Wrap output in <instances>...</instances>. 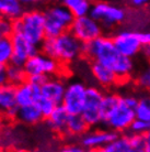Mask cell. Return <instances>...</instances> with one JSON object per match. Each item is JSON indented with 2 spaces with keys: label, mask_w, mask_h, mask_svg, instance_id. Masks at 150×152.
<instances>
[{
  "label": "cell",
  "mask_w": 150,
  "mask_h": 152,
  "mask_svg": "<svg viewBox=\"0 0 150 152\" xmlns=\"http://www.w3.org/2000/svg\"><path fill=\"white\" fill-rule=\"evenodd\" d=\"M13 33H14L13 20L0 15V39L11 38Z\"/></svg>",
  "instance_id": "28"
},
{
  "label": "cell",
  "mask_w": 150,
  "mask_h": 152,
  "mask_svg": "<svg viewBox=\"0 0 150 152\" xmlns=\"http://www.w3.org/2000/svg\"><path fill=\"white\" fill-rule=\"evenodd\" d=\"M18 103L15 98V86L6 83L0 85V116L6 118H15L18 111Z\"/></svg>",
  "instance_id": "16"
},
{
  "label": "cell",
  "mask_w": 150,
  "mask_h": 152,
  "mask_svg": "<svg viewBox=\"0 0 150 152\" xmlns=\"http://www.w3.org/2000/svg\"><path fill=\"white\" fill-rule=\"evenodd\" d=\"M150 130V122L144 121L140 119L136 118L134 122L131 124V128H129V132H135V133H145Z\"/></svg>",
  "instance_id": "30"
},
{
  "label": "cell",
  "mask_w": 150,
  "mask_h": 152,
  "mask_svg": "<svg viewBox=\"0 0 150 152\" xmlns=\"http://www.w3.org/2000/svg\"><path fill=\"white\" fill-rule=\"evenodd\" d=\"M67 84L57 75L49 76L41 83V96L52 100L56 105H60L64 98Z\"/></svg>",
  "instance_id": "14"
},
{
  "label": "cell",
  "mask_w": 150,
  "mask_h": 152,
  "mask_svg": "<svg viewBox=\"0 0 150 152\" xmlns=\"http://www.w3.org/2000/svg\"><path fill=\"white\" fill-rule=\"evenodd\" d=\"M61 2L69 9L75 18L90 15L92 7L91 0H63Z\"/></svg>",
  "instance_id": "22"
},
{
  "label": "cell",
  "mask_w": 150,
  "mask_h": 152,
  "mask_svg": "<svg viewBox=\"0 0 150 152\" xmlns=\"http://www.w3.org/2000/svg\"><path fill=\"white\" fill-rule=\"evenodd\" d=\"M90 15L101 23L103 29H112L126 19V11L118 4L106 0H97L92 2Z\"/></svg>",
  "instance_id": "7"
},
{
  "label": "cell",
  "mask_w": 150,
  "mask_h": 152,
  "mask_svg": "<svg viewBox=\"0 0 150 152\" xmlns=\"http://www.w3.org/2000/svg\"><path fill=\"white\" fill-rule=\"evenodd\" d=\"M87 86L80 80L69 82L66 86L61 105L71 115L81 114L86 102Z\"/></svg>",
  "instance_id": "10"
},
{
  "label": "cell",
  "mask_w": 150,
  "mask_h": 152,
  "mask_svg": "<svg viewBox=\"0 0 150 152\" xmlns=\"http://www.w3.org/2000/svg\"><path fill=\"white\" fill-rule=\"evenodd\" d=\"M14 32L24 35L34 44L41 46L46 39L44 13L38 9L25 10L22 15L13 21Z\"/></svg>",
  "instance_id": "4"
},
{
  "label": "cell",
  "mask_w": 150,
  "mask_h": 152,
  "mask_svg": "<svg viewBox=\"0 0 150 152\" xmlns=\"http://www.w3.org/2000/svg\"><path fill=\"white\" fill-rule=\"evenodd\" d=\"M25 11L20 0H0V15L14 21Z\"/></svg>",
  "instance_id": "20"
},
{
  "label": "cell",
  "mask_w": 150,
  "mask_h": 152,
  "mask_svg": "<svg viewBox=\"0 0 150 152\" xmlns=\"http://www.w3.org/2000/svg\"><path fill=\"white\" fill-rule=\"evenodd\" d=\"M90 127L84 120L81 114H76L69 116L66 129V136L71 137H81L83 133H86Z\"/></svg>",
  "instance_id": "21"
},
{
  "label": "cell",
  "mask_w": 150,
  "mask_h": 152,
  "mask_svg": "<svg viewBox=\"0 0 150 152\" xmlns=\"http://www.w3.org/2000/svg\"><path fill=\"white\" fill-rule=\"evenodd\" d=\"M137 85L145 91H150V67L140 73L137 77Z\"/></svg>",
  "instance_id": "31"
},
{
  "label": "cell",
  "mask_w": 150,
  "mask_h": 152,
  "mask_svg": "<svg viewBox=\"0 0 150 152\" xmlns=\"http://www.w3.org/2000/svg\"><path fill=\"white\" fill-rule=\"evenodd\" d=\"M103 27L92 15H87L75 18L70 27V32L83 44L93 41L103 34Z\"/></svg>",
  "instance_id": "9"
},
{
  "label": "cell",
  "mask_w": 150,
  "mask_h": 152,
  "mask_svg": "<svg viewBox=\"0 0 150 152\" xmlns=\"http://www.w3.org/2000/svg\"><path fill=\"white\" fill-rule=\"evenodd\" d=\"M150 0H129L131 6H134L136 8H141L144 6H146L147 4H149Z\"/></svg>",
  "instance_id": "37"
},
{
  "label": "cell",
  "mask_w": 150,
  "mask_h": 152,
  "mask_svg": "<svg viewBox=\"0 0 150 152\" xmlns=\"http://www.w3.org/2000/svg\"><path fill=\"white\" fill-rule=\"evenodd\" d=\"M11 40L13 44V56L11 63L13 64L23 66L31 56L38 52L40 46L34 44L33 42H31L29 39L20 33L14 32L11 37Z\"/></svg>",
  "instance_id": "13"
},
{
  "label": "cell",
  "mask_w": 150,
  "mask_h": 152,
  "mask_svg": "<svg viewBox=\"0 0 150 152\" xmlns=\"http://www.w3.org/2000/svg\"><path fill=\"white\" fill-rule=\"evenodd\" d=\"M83 55L91 61L100 62L112 69L120 82L129 78L135 69L133 57L118 52L112 37L103 35L83 45Z\"/></svg>",
  "instance_id": "1"
},
{
  "label": "cell",
  "mask_w": 150,
  "mask_h": 152,
  "mask_svg": "<svg viewBox=\"0 0 150 152\" xmlns=\"http://www.w3.org/2000/svg\"><path fill=\"white\" fill-rule=\"evenodd\" d=\"M104 91L98 86H88L87 87L86 102L82 109V117L90 128L103 125V114H102V99Z\"/></svg>",
  "instance_id": "8"
},
{
  "label": "cell",
  "mask_w": 150,
  "mask_h": 152,
  "mask_svg": "<svg viewBox=\"0 0 150 152\" xmlns=\"http://www.w3.org/2000/svg\"><path fill=\"white\" fill-rule=\"evenodd\" d=\"M137 103L138 98L135 96H120L116 105L104 116L103 125L117 133L129 131L131 124L136 119Z\"/></svg>",
  "instance_id": "3"
},
{
  "label": "cell",
  "mask_w": 150,
  "mask_h": 152,
  "mask_svg": "<svg viewBox=\"0 0 150 152\" xmlns=\"http://www.w3.org/2000/svg\"><path fill=\"white\" fill-rule=\"evenodd\" d=\"M83 44L70 31L54 38H46L41 44V51L56 58L63 65L71 64L83 55Z\"/></svg>",
  "instance_id": "2"
},
{
  "label": "cell",
  "mask_w": 150,
  "mask_h": 152,
  "mask_svg": "<svg viewBox=\"0 0 150 152\" xmlns=\"http://www.w3.org/2000/svg\"><path fill=\"white\" fill-rule=\"evenodd\" d=\"M8 83V76H7V66L6 67H0V85L1 84Z\"/></svg>",
  "instance_id": "36"
},
{
  "label": "cell",
  "mask_w": 150,
  "mask_h": 152,
  "mask_svg": "<svg viewBox=\"0 0 150 152\" xmlns=\"http://www.w3.org/2000/svg\"><path fill=\"white\" fill-rule=\"evenodd\" d=\"M54 1H63V0H54Z\"/></svg>",
  "instance_id": "39"
},
{
  "label": "cell",
  "mask_w": 150,
  "mask_h": 152,
  "mask_svg": "<svg viewBox=\"0 0 150 152\" xmlns=\"http://www.w3.org/2000/svg\"><path fill=\"white\" fill-rule=\"evenodd\" d=\"M103 152H133L128 134H118L114 140L105 145Z\"/></svg>",
  "instance_id": "23"
},
{
  "label": "cell",
  "mask_w": 150,
  "mask_h": 152,
  "mask_svg": "<svg viewBox=\"0 0 150 152\" xmlns=\"http://www.w3.org/2000/svg\"><path fill=\"white\" fill-rule=\"evenodd\" d=\"M140 54L144 56V58H146L147 61L150 62V44H145L141 48V51H140Z\"/></svg>",
  "instance_id": "34"
},
{
  "label": "cell",
  "mask_w": 150,
  "mask_h": 152,
  "mask_svg": "<svg viewBox=\"0 0 150 152\" xmlns=\"http://www.w3.org/2000/svg\"><path fill=\"white\" fill-rule=\"evenodd\" d=\"M136 118L150 122V95L141 96L138 98L136 106Z\"/></svg>",
  "instance_id": "26"
},
{
  "label": "cell",
  "mask_w": 150,
  "mask_h": 152,
  "mask_svg": "<svg viewBox=\"0 0 150 152\" xmlns=\"http://www.w3.org/2000/svg\"><path fill=\"white\" fill-rule=\"evenodd\" d=\"M118 52L128 57L137 56L143 48L140 32L133 30H122L112 37Z\"/></svg>",
  "instance_id": "11"
},
{
  "label": "cell",
  "mask_w": 150,
  "mask_h": 152,
  "mask_svg": "<svg viewBox=\"0 0 150 152\" xmlns=\"http://www.w3.org/2000/svg\"><path fill=\"white\" fill-rule=\"evenodd\" d=\"M63 150H64V151H66V152H81V151H84V149H83V147L81 145H66Z\"/></svg>",
  "instance_id": "32"
},
{
  "label": "cell",
  "mask_w": 150,
  "mask_h": 152,
  "mask_svg": "<svg viewBox=\"0 0 150 152\" xmlns=\"http://www.w3.org/2000/svg\"><path fill=\"white\" fill-rule=\"evenodd\" d=\"M120 133L112 129H94L88 130L80 137V145L84 150L89 151H101L105 145L118 136Z\"/></svg>",
  "instance_id": "12"
},
{
  "label": "cell",
  "mask_w": 150,
  "mask_h": 152,
  "mask_svg": "<svg viewBox=\"0 0 150 152\" xmlns=\"http://www.w3.org/2000/svg\"><path fill=\"white\" fill-rule=\"evenodd\" d=\"M140 39L143 44H150V31H143L140 32Z\"/></svg>",
  "instance_id": "35"
},
{
  "label": "cell",
  "mask_w": 150,
  "mask_h": 152,
  "mask_svg": "<svg viewBox=\"0 0 150 152\" xmlns=\"http://www.w3.org/2000/svg\"><path fill=\"white\" fill-rule=\"evenodd\" d=\"M90 72L94 80L102 88L114 87L118 83H120V78L117 77L115 72L112 69H110L109 66L102 64L100 62L91 61Z\"/></svg>",
  "instance_id": "17"
},
{
  "label": "cell",
  "mask_w": 150,
  "mask_h": 152,
  "mask_svg": "<svg viewBox=\"0 0 150 152\" xmlns=\"http://www.w3.org/2000/svg\"><path fill=\"white\" fill-rule=\"evenodd\" d=\"M46 38H54L70 30L75 17L63 2L54 4L43 11Z\"/></svg>",
  "instance_id": "6"
},
{
  "label": "cell",
  "mask_w": 150,
  "mask_h": 152,
  "mask_svg": "<svg viewBox=\"0 0 150 152\" xmlns=\"http://www.w3.org/2000/svg\"><path fill=\"white\" fill-rule=\"evenodd\" d=\"M41 97V84L26 78L24 82L15 86V98L18 106H25L38 103Z\"/></svg>",
  "instance_id": "15"
},
{
  "label": "cell",
  "mask_w": 150,
  "mask_h": 152,
  "mask_svg": "<svg viewBox=\"0 0 150 152\" xmlns=\"http://www.w3.org/2000/svg\"><path fill=\"white\" fill-rule=\"evenodd\" d=\"M145 138H146V142H147L146 151L147 152H150V130H149V131H147V132L145 133Z\"/></svg>",
  "instance_id": "38"
},
{
  "label": "cell",
  "mask_w": 150,
  "mask_h": 152,
  "mask_svg": "<svg viewBox=\"0 0 150 152\" xmlns=\"http://www.w3.org/2000/svg\"><path fill=\"white\" fill-rule=\"evenodd\" d=\"M20 1H21V4L25 8H30L34 7V6H38V4H42L43 1H45V0H20Z\"/></svg>",
  "instance_id": "33"
},
{
  "label": "cell",
  "mask_w": 150,
  "mask_h": 152,
  "mask_svg": "<svg viewBox=\"0 0 150 152\" xmlns=\"http://www.w3.org/2000/svg\"><path fill=\"white\" fill-rule=\"evenodd\" d=\"M69 116L70 114L68 113V110L60 104V105H57L55 109L52 111V114L46 118V121L52 130L56 131L57 133L66 136V129H67Z\"/></svg>",
  "instance_id": "18"
},
{
  "label": "cell",
  "mask_w": 150,
  "mask_h": 152,
  "mask_svg": "<svg viewBox=\"0 0 150 152\" xmlns=\"http://www.w3.org/2000/svg\"><path fill=\"white\" fill-rule=\"evenodd\" d=\"M23 69L26 78L41 84L49 76L58 75L63 69V64L56 58L41 51L31 56L23 65Z\"/></svg>",
  "instance_id": "5"
},
{
  "label": "cell",
  "mask_w": 150,
  "mask_h": 152,
  "mask_svg": "<svg viewBox=\"0 0 150 152\" xmlns=\"http://www.w3.org/2000/svg\"><path fill=\"white\" fill-rule=\"evenodd\" d=\"M13 56V44L11 38L0 39V67L11 64Z\"/></svg>",
  "instance_id": "24"
},
{
  "label": "cell",
  "mask_w": 150,
  "mask_h": 152,
  "mask_svg": "<svg viewBox=\"0 0 150 152\" xmlns=\"http://www.w3.org/2000/svg\"><path fill=\"white\" fill-rule=\"evenodd\" d=\"M128 138H129V142H131L133 152L146 151L147 142H146L145 134H143V133L129 132L128 133Z\"/></svg>",
  "instance_id": "27"
},
{
  "label": "cell",
  "mask_w": 150,
  "mask_h": 152,
  "mask_svg": "<svg viewBox=\"0 0 150 152\" xmlns=\"http://www.w3.org/2000/svg\"><path fill=\"white\" fill-rule=\"evenodd\" d=\"M14 119L24 125H36L45 119V117L42 114L38 103H34L25 106H19Z\"/></svg>",
  "instance_id": "19"
},
{
  "label": "cell",
  "mask_w": 150,
  "mask_h": 152,
  "mask_svg": "<svg viewBox=\"0 0 150 152\" xmlns=\"http://www.w3.org/2000/svg\"><path fill=\"white\" fill-rule=\"evenodd\" d=\"M38 107H40V109H41L43 116L45 117V119L48 117L49 115L52 114V111L54 110V109H55V107L57 106L54 102L45 98V97H42V96L38 100Z\"/></svg>",
  "instance_id": "29"
},
{
  "label": "cell",
  "mask_w": 150,
  "mask_h": 152,
  "mask_svg": "<svg viewBox=\"0 0 150 152\" xmlns=\"http://www.w3.org/2000/svg\"><path fill=\"white\" fill-rule=\"evenodd\" d=\"M7 76L8 83L13 84L14 86L19 85L26 80V74L24 72L23 66H19V65H15L13 63L7 66Z\"/></svg>",
  "instance_id": "25"
}]
</instances>
